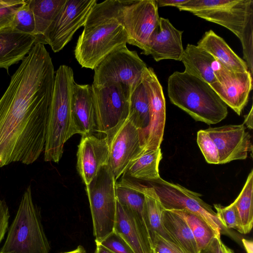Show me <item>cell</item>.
<instances>
[{"instance_id": "1", "label": "cell", "mask_w": 253, "mask_h": 253, "mask_svg": "<svg viewBox=\"0 0 253 253\" xmlns=\"http://www.w3.org/2000/svg\"><path fill=\"white\" fill-rule=\"evenodd\" d=\"M55 75L49 52L37 42L0 98V168L32 164L44 152Z\"/></svg>"}, {"instance_id": "2", "label": "cell", "mask_w": 253, "mask_h": 253, "mask_svg": "<svg viewBox=\"0 0 253 253\" xmlns=\"http://www.w3.org/2000/svg\"><path fill=\"white\" fill-rule=\"evenodd\" d=\"M124 0H106L90 10L75 48V56L83 67L92 70L114 51L126 46L127 36L122 24Z\"/></svg>"}, {"instance_id": "3", "label": "cell", "mask_w": 253, "mask_h": 253, "mask_svg": "<svg viewBox=\"0 0 253 253\" xmlns=\"http://www.w3.org/2000/svg\"><path fill=\"white\" fill-rule=\"evenodd\" d=\"M177 8L220 25L234 33L242 43L244 58L253 73V0H189Z\"/></svg>"}, {"instance_id": "4", "label": "cell", "mask_w": 253, "mask_h": 253, "mask_svg": "<svg viewBox=\"0 0 253 253\" xmlns=\"http://www.w3.org/2000/svg\"><path fill=\"white\" fill-rule=\"evenodd\" d=\"M168 93L173 104L197 121L215 124L227 115V106L211 85L185 72L176 71L170 75Z\"/></svg>"}, {"instance_id": "5", "label": "cell", "mask_w": 253, "mask_h": 253, "mask_svg": "<svg viewBox=\"0 0 253 253\" xmlns=\"http://www.w3.org/2000/svg\"><path fill=\"white\" fill-rule=\"evenodd\" d=\"M74 81L72 69L65 65L55 72L54 90L50 109L44 160L58 163L66 142L76 134L71 115Z\"/></svg>"}, {"instance_id": "6", "label": "cell", "mask_w": 253, "mask_h": 253, "mask_svg": "<svg viewBox=\"0 0 253 253\" xmlns=\"http://www.w3.org/2000/svg\"><path fill=\"white\" fill-rule=\"evenodd\" d=\"M50 250L40 211L34 203L29 186L22 197L0 253H49Z\"/></svg>"}, {"instance_id": "7", "label": "cell", "mask_w": 253, "mask_h": 253, "mask_svg": "<svg viewBox=\"0 0 253 253\" xmlns=\"http://www.w3.org/2000/svg\"><path fill=\"white\" fill-rule=\"evenodd\" d=\"M116 182L108 166L105 165L86 185L95 243H100L114 230L117 202Z\"/></svg>"}, {"instance_id": "8", "label": "cell", "mask_w": 253, "mask_h": 253, "mask_svg": "<svg viewBox=\"0 0 253 253\" xmlns=\"http://www.w3.org/2000/svg\"><path fill=\"white\" fill-rule=\"evenodd\" d=\"M147 67L137 53L126 45L108 54L94 69L92 85L103 86L119 84L127 88L131 94L142 83L143 73Z\"/></svg>"}, {"instance_id": "9", "label": "cell", "mask_w": 253, "mask_h": 253, "mask_svg": "<svg viewBox=\"0 0 253 253\" xmlns=\"http://www.w3.org/2000/svg\"><path fill=\"white\" fill-rule=\"evenodd\" d=\"M148 182L154 189L164 209L185 211L199 216L218 237L227 231L211 207L200 198L201 194L161 177Z\"/></svg>"}, {"instance_id": "10", "label": "cell", "mask_w": 253, "mask_h": 253, "mask_svg": "<svg viewBox=\"0 0 253 253\" xmlns=\"http://www.w3.org/2000/svg\"><path fill=\"white\" fill-rule=\"evenodd\" d=\"M91 86L96 112V131L105 134L109 140L128 117L131 93L119 84Z\"/></svg>"}, {"instance_id": "11", "label": "cell", "mask_w": 253, "mask_h": 253, "mask_svg": "<svg viewBox=\"0 0 253 253\" xmlns=\"http://www.w3.org/2000/svg\"><path fill=\"white\" fill-rule=\"evenodd\" d=\"M96 0H66L65 4L42 38L54 52L62 50L74 34L84 26Z\"/></svg>"}, {"instance_id": "12", "label": "cell", "mask_w": 253, "mask_h": 253, "mask_svg": "<svg viewBox=\"0 0 253 253\" xmlns=\"http://www.w3.org/2000/svg\"><path fill=\"white\" fill-rule=\"evenodd\" d=\"M121 19L127 34V43L144 50L159 23L156 0H124Z\"/></svg>"}, {"instance_id": "13", "label": "cell", "mask_w": 253, "mask_h": 253, "mask_svg": "<svg viewBox=\"0 0 253 253\" xmlns=\"http://www.w3.org/2000/svg\"><path fill=\"white\" fill-rule=\"evenodd\" d=\"M149 102V123L141 136L143 150H157L162 142L166 122V102L163 87L151 68L142 75Z\"/></svg>"}, {"instance_id": "14", "label": "cell", "mask_w": 253, "mask_h": 253, "mask_svg": "<svg viewBox=\"0 0 253 253\" xmlns=\"http://www.w3.org/2000/svg\"><path fill=\"white\" fill-rule=\"evenodd\" d=\"M108 166L115 180L123 175L129 164L143 151L138 129L128 117L112 136Z\"/></svg>"}, {"instance_id": "15", "label": "cell", "mask_w": 253, "mask_h": 253, "mask_svg": "<svg viewBox=\"0 0 253 253\" xmlns=\"http://www.w3.org/2000/svg\"><path fill=\"white\" fill-rule=\"evenodd\" d=\"M214 75L216 82L211 86L226 105L240 115L253 89L252 75L249 71H236L220 64Z\"/></svg>"}, {"instance_id": "16", "label": "cell", "mask_w": 253, "mask_h": 253, "mask_svg": "<svg viewBox=\"0 0 253 253\" xmlns=\"http://www.w3.org/2000/svg\"><path fill=\"white\" fill-rule=\"evenodd\" d=\"M205 131L217 147L219 164L245 160L248 153L252 150L251 135L246 130L244 125L210 127Z\"/></svg>"}, {"instance_id": "17", "label": "cell", "mask_w": 253, "mask_h": 253, "mask_svg": "<svg viewBox=\"0 0 253 253\" xmlns=\"http://www.w3.org/2000/svg\"><path fill=\"white\" fill-rule=\"evenodd\" d=\"M182 33L183 31L176 29L168 19L160 17L158 25L141 53L151 55L157 62L165 59L180 61L184 51Z\"/></svg>"}, {"instance_id": "18", "label": "cell", "mask_w": 253, "mask_h": 253, "mask_svg": "<svg viewBox=\"0 0 253 253\" xmlns=\"http://www.w3.org/2000/svg\"><path fill=\"white\" fill-rule=\"evenodd\" d=\"M77 155V170L87 185L103 166L108 165L109 155L108 138H99L93 134L82 136Z\"/></svg>"}, {"instance_id": "19", "label": "cell", "mask_w": 253, "mask_h": 253, "mask_svg": "<svg viewBox=\"0 0 253 253\" xmlns=\"http://www.w3.org/2000/svg\"><path fill=\"white\" fill-rule=\"evenodd\" d=\"M114 231L127 242L134 253H154L145 226L130 210L118 201Z\"/></svg>"}, {"instance_id": "20", "label": "cell", "mask_w": 253, "mask_h": 253, "mask_svg": "<svg viewBox=\"0 0 253 253\" xmlns=\"http://www.w3.org/2000/svg\"><path fill=\"white\" fill-rule=\"evenodd\" d=\"M71 115L76 133L84 136L93 134L96 131V112L91 85L75 83Z\"/></svg>"}, {"instance_id": "21", "label": "cell", "mask_w": 253, "mask_h": 253, "mask_svg": "<svg viewBox=\"0 0 253 253\" xmlns=\"http://www.w3.org/2000/svg\"><path fill=\"white\" fill-rule=\"evenodd\" d=\"M38 41L36 35L10 27L0 30V68L8 72L9 68L22 61Z\"/></svg>"}, {"instance_id": "22", "label": "cell", "mask_w": 253, "mask_h": 253, "mask_svg": "<svg viewBox=\"0 0 253 253\" xmlns=\"http://www.w3.org/2000/svg\"><path fill=\"white\" fill-rule=\"evenodd\" d=\"M184 72L204 80L210 84L216 82L215 71L219 64L207 51L197 45L188 44L181 57Z\"/></svg>"}, {"instance_id": "23", "label": "cell", "mask_w": 253, "mask_h": 253, "mask_svg": "<svg viewBox=\"0 0 253 253\" xmlns=\"http://www.w3.org/2000/svg\"><path fill=\"white\" fill-rule=\"evenodd\" d=\"M197 46L211 54L220 65L239 72L249 71L241 59L220 37L212 30L206 31L197 43Z\"/></svg>"}, {"instance_id": "24", "label": "cell", "mask_w": 253, "mask_h": 253, "mask_svg": "<svg viewBox=\"0 0 253 253\" xmlns=\"http://www.w3.org/2000/svg\"><path fill=\"white\" fill-rule=\"evenodd\" d=\"M136 184L145 196V223L151 242L154 235L157 234L175 243L163 225L162 214L164 209L154 189L151 186H146L138 183H136Z\"/></svg>"}, {"instance_id": "25", "label": "cell", "mask_w": 253, "mask_h": 253, "mask_svg": "<svg viewBox=\"0 0 253 253\" xmlns=\"http://www.w3.org/2000/svg\"><path fill=\"white\" fill-rule=\"evenodd\" d=\"M162 221L167 231L185 253H199L192 232L181 215L175 211L164 209Z\"/></svg>"}, {"instance_id": "26", "label": "cell", "mask_w": 253, "mask_h": 253, "mask_svg": "<svg viewBox=\"0 0 253 253\" xmlns=\"http://www.w3.org/2000/svg\"><path fill=\"white\" fill-rule=\"evenodd\" d=\"M162 158L160 148L144 150L129 164L122 177L147 182L155 180L160 177L159 166Z\"/></svg>"}, {"instance_id": "27", "label": "cell", "mask_w": 253, "mask_h": 253, "mask_svg": "<svg viewBox=\"0 0 253 253\" xmlns=\"http://www.w3.org/2000/svg\"><path fill=\"white\" fill-rule=\"evenodd\" d=\"M33 11L35 29L34 35L42 43V38L66 0H27Z\"/></svg>"}, {"instance_id": "28", "label": "cell", "mask_w": 253, "mask_h": 253, "mask_svg": "<svg viewBox=\"0 0 253 253\" xmlns=\"http://www.w3.org/2000/svg\"><path fill=\"white\" fill-rule=\"evenodd\" d=\"M128 117L138 129L141 139L149 123V102L142 81L130 95Z\"/></svg>"}, {"instance_id": "29", "label": "cell", "mask_w": 253, "mask_h": 253, "mask_svg": "<svg viewBox=\"0 0 253 253\" xmlns=\"http://www.w3.org/2000/svg\"><path fill=\"white\" fill-rule=\"evenodd\" d=\"M253 170L252 169L242 191L234 201L239 213L244 234L249 233L253 227Z\"/></svg>"}, {"instance_id": "30", "label": "cell", "mask_w": 253, "mask_h": 253, "mask_svg": "<svg viewBox=\"0 0 253 253\" xmlns=\"http://www.w3.org/2000/svg\"><path fill=\"white\" fill-rule=\"evenodd\" d=\"M181 215L190 227L199 251L208 246L217 236L212 228L201 217L182 210H173Z\"/></svg>"}, {"instance_id": "31", "label": "cell", "mask_w": 253, "mask_h": 253, "mask_svg": "<svg viewBox=\"0 0 253 253\" xmlns=\"http://www.w3.org/2000/svg\"><path fill=\"white\" fill-rule=\"evenodd\" d=\"M10 27L24 33L34 35V17L27 0H24L17 10Z\"/></svg>"}, {"instance_id": "32", "label": "cell", "mask_w": 253, "mask_h": 253, "mask_svg": "<svg viewBox=\"0 0 253 253\" xmlns=\"http://www.w3.org/2000/svg\"><path fill=\"white\" fill-rule=\"evenodd\" d=\"M214 207L217 218L226 229H234L243 233L239 213L234 202L227 207L214 204Z\"/></svg>"}, {"instance_id": "33", "label": "cell", "mask_w": 253, "mask_h": 253, "mask_svg": "<svg viewBox=\"0 0 253 253\" xmlns=\"http://www.w3.org/2000/svg\"><path fill=\"white\" fill-rule=\"evenodd\" d=\"M197 142L206 161L211 164H219L217 147L205 130L198 131Z\"/></svg>"}, {"instance_id": "34", "label": "cell", "mask_w": 253, "mask_h": 253, "mask_svg": "<svg viewBox=\"0 0 253 253\" xmlns=\"http://www.w3.org/2000/svg\"><path fill=\"white\" fill-rule=\"evenodd\" d=\"M100 244L114 253H134L127 242L114 230Z\"/></svg>"}, {"instance_id": "35", "label": "cell", "mask_w": 253, "mask_h": 253, "mask_svg": "<svg viewBox=\"0 0 253 253\" xmlns=\"http://www.w3.org/2000/svg\"><path fill=\"white\" fill-rule=\"evenodd\" d=\"M154 253H185L176 243L155 234L152 241Z\"/></svg>"}, {"instance_id": "36", "label": "cell", "mask_w": 253, "mask_h": 253, "mask_svg": "<svg viewBox=\"0 0 253 253\" xmlns=\"http://www.w3.org/2000/svg\"><path fill=\"white\" fill-rule=\"evenodd\" d=\"M23 2L0 8V30L10 26L17 10Z\"/></svg>"}, {"instance_id": "37", "label": "cell", "mask_w": 253, "mask_h": 253, "mask_svg": "<svg viewBox=\"0 0 253 253\" xmlns=\"http://www.w3.org/2000/svg\"><path fill=\"white\" fill-rule=\"evenodd\" d=\"M9 217L8 206L5 200L0 198V244L8 231Z\"/></svg>"}, {"instance_id": "38", "label": "cell", "mask_w": 253, "mask_h": 253, "mask_svg": "<svg viewBox=\"0 0 253 253\" xmlns=\"http://www.w3.org/2000/svg\"><path fill=\"white\" fill-rule=\"evenodd\" d=\"M188 1L189 0H156L158 7L170 6L177 7Z\"/></svg>"}, {"instance_id": "39", "label": "cell", "mask_w": 253, "mask_h": 253, "mask_svg": "<svg viewBox=\"0 0 253 253\" xmlns=\"http://www.w3.org/2000/svg\"><path fill=\"white\" fill-rule=\"evenodd\" d=\"M220 237L215 236L210 245L213 253H225L222 247Z\"/></svg>"}, {"instance_id": "40", "label": "cell", "mask_w": 253, "mask_h": 253, "mask_svg": "<svg viewBox=\"0 0 253 253\" xmlns=\"http://www.w3.org/2000/svg\"><path fill=\"white\" fill-rule=\"evenodd\" d=\"M253 106L251 108V110L249 113L244 116L245 119L244 124L250 129H253Z\"/></svg>"}, {"instance_id": "41", "label": "cell", "mask_w": 253, "mask_h": 253, "mask_svg": "<svg viewBox=\"0 0 253 253\" xmlns=\"http://www.w3.org/2000/svg\"><path fill=\"white\" fill-rule=\"evenodd\" d=\"M242 241L247 253H253V242L245 239H243Z\"/></svg>"}, {"instance_id": "42", "label": "cell", "mask_w": 253, "mask_h": 253, "mask_svg": "<svg viewBox=\"0 0 253 253\" xmlns=\"http://www.w3.org/2000/svg\"><path fill=\"white\" fill-rule=\"evenodd\" d=\"M94 253H114L110 250L108 249L102 244L99 243H96V248Z\"/></svg>"}, {"instance_id": "43", "label": "cell", "mask_w": 253, "mask_h": 253, "mask_svg": "<svg viewBox=\"0 0 253 253\" xmlns=\"http://www.w3.org/2000/svg\"><path fill=\"white\" fill-rule=\"evenodd\" d=\"M85 250L82 246H79L77 249L72 251L65 252L62 253H85Z\"/></svg>"}, {"instance_id": "44", "label": "cell", "mask_w": 253, "mask_h": 253, "mask_svg": "<svg viewBox=\"0 0 253 253\" xmlns=\"http://www.w3.org/2000/svg\"><path fill=\"white\" fill-rule=\"evenodd\" d=\"M199 253H213L210 245L199 251Z\"/></svg>"}, {"instance_id": "45", "label": "cell", "mask_w": 253, "mask_h": 253, "mask_svg": "<svg viewBox=\"0 0 253 253\" xmlns=\"http://www.w3.org/2000/svg\"><path fill=\"white\" fill-rule=\"evenodd\" d=\"M222 247L225 253H234V251L222 243Z\"/></svg>"}, {"instance_id": "46", "label": "cell", "mask_w": 253, "mask_h": 253, "mask_svg": "<svg viewBox=\"0 0 253 253\" xmlns=\"http://www.w3.org/2000/svg\"><path fill=\"white\" fill-rule=\"evenodd\" d=\"M7 6H10L8 5L7 4H0V8Z\"/></svg>"}, {"instance_id": "47", "label": "cell", "mask_w": 253, "mask_h": 253, "mask_svg": "<svg viewBox=\"0 0 253 253\" xmlns=\"http://www.w3.org/2000/svg\"></svg>"}]
</instances>
